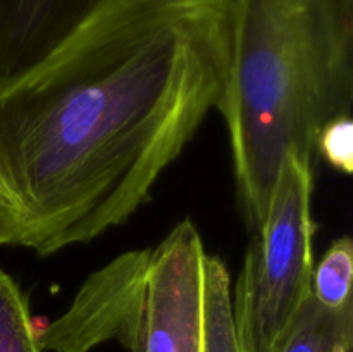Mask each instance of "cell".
<instances>
[{
    "label": "cell",
    "mask_w": 353,
    "mask_h": 352,
    "mask_svg": "<svg viewBox=\"0 0 353 352\" xmlns=\"http://www.w3.org/2000/svg\"><path fill=\"white\" fill-rule=\"evenodd\" d=\"M226 0H103L0 78V247L40 257L126 223L223 97Z\"/></svg>",
    "instance_id": "cell-1"
},
{
    "label": "cell",
    "mask_w": 353,
    "mask_h": 352,
    "mask_svg": "<svg viewBox=\"0 0 353 352\" xmlns=\"http://www.w3.org/2000/svg\"><path fill=\"white\" fill-rule=\"evenodd\" d=\"M230 64L217 110L241 214L257 231L286 154L314 166L317 138L352 116L353 0H226Z\"/></svg>",
    "instance_id": "cell-2"
},
{
    "label": "cell",
    "mask_w": 353,
    "mask_h": 352,
    "mask_svg": "<svg viewBox=\"0 0 353 352\" xmlns=\"http://www.w3.org/2000/svg\"><path fill=\"white\" fill-rule=\"evenodd\" d=\"M314 166L286 154L231 293L241 352H276L312 293Z\"/></svg>",
    "instance_id": "cell-3"
},
{
    "label": "cell",
    "mask_w": 353,
    "mask_h": 352,
    "mask_svg": "<svg viewBox=\"0 0 353 352\" xmlns=\"http://www.w3.org/2000/svg\"><path fill=\"white\" fill-rule=\"evenodd\" d=\"M202 238L185 217L148 251L138 352H203Z\"/></svg>",
    "instance_id": "cell-4"
},
{
    "label": "cell",
    "mask_w": 353,
    "mask_h": 352,
    "mask_svg": "<svg viewBox=\"0 0 353 352\" xmlns=\"http://www.w3.org/2000/svg\"><path fill=\"white\" fill-rule=\"evenodd\" d=\"M148 251H131L93 273L69 309L37 330L41 352H90L116 340L128 352L140 347Z\"/></svg>",
    "instance_id": "cell-5"
},
{
    "label": "cell",
    "mask_w": 353,
    "mask_h": 352,
    "mask_svg": "<svg viewBox=\"0 0 353 352\" xmlns=\"http://www.w3.org/2000/svg\"><path fill=\"white\" fill-rule=\"evenodd\" d=\"M103 0H0V78L19 75L78 30Z\"/></svg>",
    "instance_id": "cell-6"
},
{
    "label": "cell",
    "mask_w": 353,
    "mask_h": 352,
    "mask_svg": "<svg viewBox=\"0 0 353 352\" xmlns=\"http://www.w3.org/2000/svg\"><path fill=\"white\" fill-rule=\"evenodd\" d=\"M353 302L330 309L310 293L276 352H352Z\"/></svg>",
    "instance_id": "cell-7"
},
{
    "label": "cell",
    "mask_w": 353,
    "mask_h": 352,
    "mask_svg": "<svg viewBox=\"0 0 353 352\" xmlns=\"http://www.w3.org/2000/svg\"><path fill=\"white\" fill-rule=\"evenodd\" d=\"M203 352H241L231 306V280L216 255L205 257L203 276Z\"/></svg>",
    "instance_id": "cell-8"
},
{
    "label": "cell",
    "mask_w": 353,
    "mask_h": 352,
    "mask_svg": "<svg viewBox=\"0 0 353 352\" xmlns=\"http://www.w3.org/2000/svg\"><path fill=\"white\" fill-rule=\"evenodd\" d=\"M353 242L341 237L331 244L321 262L314 266L312 295L330 309H341L353 302Z\"/></svg>",
    "instance_id": "cell-9"
},
{
    "label": "cell",
    "mask_w": 353,
    "mask_h": 352,
    "mask_svg": "<svg viewBox=\"0 0 353 352\" xmlns=\"http://www.w3.org/2000/svg\"><path fill=\"white\" fill-rule=\"evenodd\" d=\"M0 352H41L28 299L16 280L0 268Z\"/></svg>",
    "instance_id": "cell-10"
},
{
    "label": "cell",
    "mask_w": 353,
    "mask_h": 352,
    "mask_svg": "<svg viewBox=\"0 0 353 352\" xmlns=\"http://www.w3.org/2000/svg\"><path fill=\"white\" fill-rule=\"evenodd\" d=\"M317 155L343 175L353 171V121L352 116L334 119L317 138Z\"/></svg>",
    "instance_id": "cell-11"
}]
</instances>
